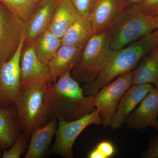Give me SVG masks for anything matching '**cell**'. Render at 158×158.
Masks as SVG:
<instances>
[{
  "instance_id": "obj_16",
  "label": "cell",
  "mask_w": 158,
  "mask_h": 158,
  "mask_svg": "<svg viewBox=\"0 0 158 158\" xmlns=\"http://www.w3.org/2000/svg\"><path fill=\"white\" fill-rule=\"evenodd\" d=\"M81 15L70 0H59L48 29L61 39Z\"/></svg>"
},
{
  "instance_id": "obj_9",
  "label": "cell",
  "mask_w": 158,
  "mask_h": 158,
  "mask_svg": "<svg viewBox=\"0 0 158 158\" xmlns=\"http://www.w3.org/2000/svg\"><path fill=\"white\" fill-rule=\"evenodd\" d=\"M26 34L13 57L0 64V107L7 108L15 105L20 91V63Z\"/></svg>"
},
{
  "instance_id": "obj_21",
  "label": "cell",
  "mask_w": 158,
  "mask_h": 158,
  "mask_svg": "<svg viewBox=\"0 0 158 158\" xmlns=\"http://www.w3.org/2000/svg\"><path fill=\"white\" fill-rule=\"evenodd\" d=\"M34 44L37 58L46 65L62 44L61 39L56 37L49 29L40 34L34 41Z\"/></svg>"
},
{
  "instance_id": "obj_27",
  "label": "cell",
  "mask_w": 158,
  "mask_h": 158,
  "mask_svg": "<svg viewBox=\"0 0 158 158\" xmlns=\"http://www.w3.org/2000/svg\"><path fill=\"white\" fill-rule=\"evenodd\" d=\"M139 7L144 13L154 16L158 11V0H143Z\"/></svg>"
},
{
  "instance_id": "obj_10",
  "label": "cell",
  "mask_w": 158,
  "mask_h": 158,
  "mask_svg": "<svg viewBox=\"0 0 158 158\" xmlns=\"http://www.w3.org/2000/svg\"><path fill=\"white\" fill-rule=\"evenodd\" d=\"M21 86L52 82L48 66L37 58L34 43L23 46L20 58Z\"/></svg>"
},
{
  "instance_id": "obj_12",
  "label": "cell",
  "mask_w": 158,
  "mask_h": 158,
  "mask_svg": "<svg viewBox=\"0 0 158 158\" xmlns=\"http://www.w3.org/2000/svg\"><path fill=\"white\" fill-rule=\"evenodd\" d=\"M127 7L124 0H93L89 16L94 34L107 32L117 15Z\"/></svg>"
},
{
  "instance_id": "obj_31",
  "label": "cell",
  "mask_w": 158,
  "mask_h": 158,
  "mask_svg": "<svg viewBox=\"0 0 158 158\" xmlns=\"http://www.w3.org/2000/svg\"><path fill=\"white\" fill-rule=\"evenodd\" d=\"M154 16H158V11H157V12H156L155 14H154Z\"/></svg>"
},
{
  "instance_id": "obj_26",
  "label": "cell",
  "mask_w": 158,
  "mask_h": 158,
  "mask_svg": "<svg viewBox=\"0 0 158 158\" xmlns=\"http://www.w3.org/2000/svg\"><path fill=\"white\" fill-rule=\"evenodd\" d=\"M142 158H158V135L150 139L147 149L142 153Z\"/></svg>"
},
{
  "instance_id": "obj_29",
  "label": "cell",
  "mask_w": 158,
  "mask_h": 158,
  "mask_svg": "<svg viewBox=\"0 0 158 158\" xmlns=\"http://www.w3.org/2000/svg\"><path fill=\"white\" fill-rule=\"evenodd\" d=\"M154 16L156 20V30H158V16Z\"/></svg>"
},
{
  "instance_id": "obj_4",
  "label": "cell",
  "mask_w": 158,
  "mask_h": 158,
  "mask_svg": "<svg viewBox=\"0 0 158 158\" xmlns=\"http://www.w3.org/2000/svg\"><path fill=\"white\" fill-rule=\"evenodd\" d=\"M51 83L53 82L22 86L15 100L20 129L27 140L36 129L48 122L44 100Z\"/></svg>"
},
{
  "instance_id": "obj_15",
  "label": "cell",
  "mask_w": 158,
  "mask_h": 158,
  "mask_svg": "<svg viewBox=\"0 0 158 158\" xmlns=\"http://www.w3.org/2000/svg\"><path fill=\"white\" fill-rule=\"evenodd\" d=\"M58 124L57 118H53L32 133L25 158H41L44 156L53 137L56 135Z\"/></svg>"
},
{
  "instance_id": "obj_5",
  "label": "cell",
  "mask_w": 158,
  "mask_h": 158,
  "mask_svg": "<svg viewBox=\"0 0 158 158\" xmlns=\"http://www.w3.org/2000/svg\"><path fill=\"white\" fill-rule=\"evenodd\" d=\"M114 52L110 46L107 32L94 34L72 69V76L79 83H92L103 70Z\"/></svg>"
},
{
  "instance_id": "obj_17",
  "label": "cell",
  "mask_w": 158,
  "mask_h": 158,
  "mask_svg": "<svg viewBox=\"0 0 158 158\" xmlns=\"http://www.w3.org/2000/svg\"><path fill=\"white\" fill-rule=\"evenodd\" d=\"M82 49L62 44L56 53L48 63L53 83L69 69H72L79 59Z\"/></svg>"
},
{
  "instance_id": "obj_23",
  "label": "cell",
  "mask_w": 158,
  "mask_h": 158,
  "mask_svg": "<svg viewBox=\"0 0 158 158\" xmlns=\"http://www.w3.org/2000/svg\"><path fill=\"white\" fill-rule=\"evenodd\" d=\"M27 139L23 134H20L16 142L9 149L3 150L2 158H19L27 149Z\"/></svg>"
},
{
  "instance_id": "obj_8",
  "label": "cell",
  "mask_w": 158,
  "mask_h": 158,
  "mask_svg": "<svg viewBox=\"0 0 158 158\" xmlns=\"http://www.w3.org/2000/svg\"><path fill=\"white\" fill-rule=\"evenodd\" d=\"M27 29V23L0 2V64L13 57Z\"/></svg>"
},
{
  "instance_id": "obj_24",
  "label": "cell",
  "mask_w": 158,
  "mask_h": 158,
  "mask_svg": "<svg viewBox=\"0 0 158 158\" xmlns=\"http://www.w3.org/2000/svg\"><path fill=\"white\" fill-rule=\"evenodd\" d=\"M116 152L115 146L107 141H102L88 154L89 158H110Z\"/></svg>"
},
{
  "instance_id": "obj_25",
  "label": "cell",
  "mask_w": 158,
  "mask_h": 158,
  "mask_svg": "<svg viewBox=\"0 0 158 158\" xmlns=\"http://www.w3.org/2000/svg\"><path fill=\"white\" fill-rule=\"evenodd\" d=\"M82 16L90 17V10L92 7L93 0H70Z\"/></svg>"
},
{
  "instance_id": "obj_14",
  "label": "cell",
  "mask_w": 158,
  "mask_h": 158,
  "mask_svg": "<svg viewBox=\"0 0 158 158\" xmlns=\"http://www.w3.org/2000/svg\"><path fill=\"white\" fill-rule=\"evenodd\" d=\"M59 0H41L27 23L24 46L30 45L48 29Z\"/></svg>"
},
{
  "instance_id": "obj_22",
  "label": "cell",
  "mask_w": 158,
  "mask_h": 158,
  "mask_svg": "<svg viewBox=\"0 0 158 158\" xmlns=\"http://www.w3.org/2000/svg\"><path fill=\"white\" fill-rule=\"evenodd\" d=\"M41 0H0V2L28 23Z\"/></svg>"
},
{
  "instance_id": "obj_7",
  "label": "cell",
  "mask_w": 158,
  "mask_h": 158,
  "mask_svg": "<svg viewBox=\"0 0 158 158\" xmlns=\"http://www.w3.org/2000/svg\"><path fill=\"white\" fill-rule=\"evenodd\" d=\"M132 85V71H131L117 77L94 95V106L99 110L102 124L105 128L111 125L120 100Z\"/></svg>"
},
{
  "instance_id": "obj_11",
  "label": "cell",
  "mask_w": 158,
  "mask_h": 158,
  "mask_svg": "<svg viewBox=\"0 0 158 158\" xmlns=\"http://www.w3.org/2000/svg\"><path fill=\"white\" fill-rule=\"evenodd\" d=\"M139 104L126 119L127 127L137 131L151 127L158 131V88L155 87Z\"/></svg>"
},
{
  "instance_id": "obj_6",
  "label": "cell",
  "mask_w": 158,
  "mask_h": 158,
  "mask_svg": "<svg viewBox=\"0 0 158 158\" xmlns=\"http://www.w3.org/2000/svg\"><path fill=\"white\" fill-rule=\"evenodd\" d=\"M57 120L56 141L51 151L53 154L64 158L73 157L74 144L86 128L92 124L100 125L102 122L99 110L97 109L74 121H66L62 118H59Z\"/></svg>"
},
{
  "instance_id": "obj_28",
  "label": "cell",
  "mask_w": 158,
  "mask_h": 158,
  "mask_svg": "<svg viewBox=\"0 0 158 158\" xmlns=\"http://www.w3.org/2000/svg\"><path fill=\"white\" fill-rule=\"evenodd\" d=\"M128 6H140L143 0H124Z\"/></svg>"
},
{
  "instance_id": "obj_2",
  "label": "cell",
  "mask_w": 158,
  "mask_h": 158,
  "mask_svg": "<svg viewBox=\"0 0 158 158\" xmlns=\"http://www.w3.org/2000/svg\"><path fill=\"white\" fill-rule=\"evenodd\" d=\"M158 46V30L123 48L114 50L99 75L83 87L86 96H93L115 78L132 71L144 56Z\"/></svg>"
},
{
  "instance_id": "obj_30",
  "label": "cell",
  "mask_w": 158,
  "mask_h": 158,
  "mask_svg": "<svg viewBox=\"0 0 158 158\" xmlns=\"http://www.w3.org/2000/svg\"><path fill=\"white\" fill-rule=\"evenodd\" d=\"M2 150H3L2 148L0 145V158L2 157Z\"/></svg>"
},
{
  "instance_id": "obj_18",
  "label": "cell",
  "mask_w": 158,
  "mask_h": 158,
  "mask_svg": "<svg viewBox=\"0 0 158 158\" xmlns=\"http://www.w3.org/2000/svg\"><path fill=\"white\" fill-rule=\"evenodd\" d=\"M20 130L15 105L0 107V145L3 150L13 146L20 134Z\"/></svg>"
},
{
  "instance_id": "obj_20",
  "label": "cell",
  "mask_w": 158,
  "mask_h": 158,
  "mask_svg": "<svg viewBox=\"0 0 158 158\" xmlns=\"http://www.w3.org/2000/svg\"><path fill=\"white\" fill-rule=\"evenodd\" d=\"M94 34L90 17L81 15L61 38L62 44L83 49Z\"/></svg>"
},
{
  "instance_id": "obj_19",
  "label": "cell",
  "mask_w": 158,
  "mask_h": 158,
  "mask_svg": "<svg viewBox=\"0 0 158 158\" xmlns=\"http://www.w3.org/2000/svg\"><path fill=\"white\" fill-rule=\"evenodd\" d=\"M141 61L132 71V85L152 84L158 88V46Z\"/></svg>"
},
{
  "instance_id": "obj_1",
  "label": "cell",
  "mask_w": 158,
  "mask_h": 158,
  "mask_svg": "<svg viewBox=\"0 0 158 158\" xmlns=\"http://www.w3.org/2000/svg\"><path fill=\"white\" fill-rule=\"evenodd\" d=\"M71 70L51 83L47 89L44 103L48 122L59 118L74 121L91 113L94 109L95 96H85L83 88L72 76Z\"/></svg>"
},
{
  "instance_id": "obj_13",
  "label": "cell",
  "mask_w": 158,
  "mask_h": 158,
  "mask_svg": "<svg viewBox=\"0 0 158 158\" xmlns=\"http://www.w3.org/2000/svg\"><path fill=\"white\" fill-rule=\"evenodd\" d=\"M155 88L151 84L132 85L118 103L110 125L111 129H118L121 127L130 113Z\"/></svg>"
},
{
  "instance_id": "obj_3",
  "label": "cell",
  "mask_w": 158,
  "mask_h": 158,
  "mask_svg": "<svg viewBox=\"0 0 158 158\" xmlns=\"http://www.w3.org/2000/svg\"><path fill=\"white\" fill-rule=\"evenodd\" d=\"M156 30L154 16L138 6H128L117 15L108 29L110 46L118 50Z\"/></svg>"
}]
</instances>
